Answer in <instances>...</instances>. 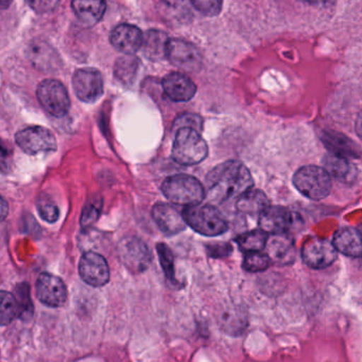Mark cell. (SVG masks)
<instances>
[{
  "instance_id": "6da1fadb",
  "label": "cell",
  "mask_w": 362,
  "mask_h": 362,
  "mask_svg": "<svg viewBox=\"0 0 362 362\" xmlns=\"http://www.w3.org/2000/svg\"><path fill=\"white\" fill-rule=\"evenodd\" d=\"M206 198L220 204L239 198L251 189L253 177L249 169L238 160H228L216 166L206 177Z\"/></svg>"
},
{
  "instance_id": "7a4b0ae2",
  "label": "cell",
  "mask_w": 362,
  "mask_h": 362,
  "mask_svg": "<svg viewBox=\"0 0 362 362\" xmlns=\"http://www.w3.org/2000/svg\"><path fill=\"white\" fill-rule=\"evenodd\" d=\"M209 154L206 141L201 136L200 131L184 127L175 131L173 146V160L180 165L192 166L202 162Z\"/></svg>"
},
{
  "instance_id": "3957f363",
  "label": "cell",
  "mask_w": 362,
  "mask_h": 362,
  "mask_svg": "<svg viewBox=\"0 0 362 362\" xmlns=\"http://www.w3.org/2000/svg\"><path fill=\"white\" fill-rule=\"evenodd\" d=\"M162 192L170 202L184 206L201 204L206 198L201 182L187 175H175L167 177L163 182Z\"/></svg>"
},
{
  "instance_id": "277c9868",
  "label": "cell",
  "mask_w": 362,
  "mask_h": 362,
  "mask_svg": "<svg viewBox=\"0 0 362 362\" xmlns=\"http://www.w3.org/2000/svg\"><path fill=\"white\" fill-rule=\"evenodd\" d=\"M188 226L203 236H219L228 230L223 215L211 204L192 205L183 211Z\"/></svg>"
},
{
  "instance_id": "5b68a950",
  "label": "cell",
  "mask_w": 362,
  "mask_h": 362,
  "mask_svg": "<svg viewBox=\"0 0 362 362\" xmlns=\"http://www.w3.org/2000/svg\"><path fill=\"white\" fill-rule=\"evenodd\" d=\"M293 185L306 198L322 200L332 190V175L322 167L304 166L293 175Z\"/></svg>"
},
{
  "instance_id": "8992f818",
  "label": "cell",
  "mask_w": 362,
  "mask_h": 362,
  "mask_svg": "<svg viewBox=\"0 0 362 362\" xmlns=\"http://www.w3.org/2000/svg\"><path fill=\"white\" fill-rule=\"evenodd\" d=\"M37 99L47 113L54 117H63L69 113L71 99L66 88L57 80H44L37 86Z\"/></svg>"
},
{
  "instance_id": "52a82bcc",
  "label": "cell",
  "mask_w": 362,
  "mask_h": 362,
  "mask_svg": "<svg viewBox=\"0 0 362 362\" xmlns=\"http://www.w3.org/2000/svg\"><path fill=\"white\" fill-rule=\"evenodd\" d=\"M118 257L129 270L141 273L151 264L152 256L147 245L137 237H124L117 247Z\"/></svg>"
},
{
  "instance_id": "ba28073f",
  "label": "cell",
  "mask_w": 362,
  "mask_h": 362,
  "mask_svg": "<svg viewBox=\"0 0 362 362\" xmlns=\"http://www.w3.org/2000/svg\"><path fill=\"white\" fill-rule=\"evenodd\" d=\"M16 144L29 156L56 151L57 139L52 131L44 127H29L16 135Z\"/></svg>"
},
{
  "instance_id": "9c48e42d",
  "label": "cell",
  "mask_w": 362,
  "mask_h": 362,
  "mask_svg": "<svg viewBox=\"0 0 362 362\" xmlns=\"http://www.w3.org/2000/svg\"><path fill=\"white\" fill-rule=\"evenodd\" d=\"M167 59L181 71L196 73L202 67V56L196 46L181 39L169 40Z\"/></svg>"
},
{
  "instance_id": "30bf717a",
  "label": "cell",
  "mask_w": 362,
  "mask_h": 362,
  "mask_svg": "<svg viewBox=\"0 0 362 362\" xmlns=\"http://www.w3.org/2000/svg\"><path fill=\"white\" fill-rule=\"evenodd\" d=\"M337 252L334 243L326 239L310 238L303 245L302 257L310 268L325 269L334 264Z\"/></svg>"
},
{
  "instance_id": "8fae6325",
  "label": "cell",
  "mask_w": 362,
  "mask_h": 362,
  "mask_svg": "<svg viewBox=\"0 0 362 362\" xmlns=\"http://www.w3.org/2000/svg\"><path fill=\"white\" fill-rule=\"evenodd\" d=\"M73 86L78 98L83 103H96L103 94V77L94 69H82L76 71Z\"/></svg>"
},
{
  "instance_id": "7c38bea8",
  "label": "cell",
  "mask_w": 362,
  "mask_h": 362,
  "mask_svg": "<svg viewBox=\"0 0 362 362\" xmlns=\"http://www.w3.org/2000/svg\"><path fill=\"white\" fill-rule=\"evenodd\" d=\"M79 274L88 285L103 287L110 281L109 264L100 254L86 252L79 262Z\"/></svg>"
},
{
  "instance_id": "4fadbf2b",
  "label": "cell",
  "mask_w": 362,
  "mask_h": 362,
  "mask_svg": "<svg viewBox=\"0 0 362 362\" xmlns=\"http://www.w3.org/2000/svg\"><path fill=\"white\" fill-rule=\"evenodd\" d=\"M37 296L40 302L48 307L63 306L67 300V288L60 277L44 272L37 281Z\"/></svg>"
},
{
  "instance_id": "5bb4252c",
  "label": "cell",
  "mask_w": 362,
  "mask_h": 362,
  "mask_svg": "<svg viewBox=\"0 0 362 362\" xmlns=\"http://www.w3.org/2000/svg\"><path fill=\"white\" fill-rule=\"evenodd\" d=\"M152 218L160 232L166 236H175L183 232L188 226L183 213H180L168 203H156L152 209Z\"/></svg>"
},
{
  "instance_id": "9a60e30c",
  "label": "cell",
  "mask_w": 362,
  "mask_h": 362,
  "mask_svg": "<svg viewBox=\"0 0 362 362\" xmlns=\"http://www.w3.org/2000/svg\"><path fill=\"white\" fill-rule=\"evenodd\" d=\"M293 221V214L283 206H269L259 215L260 228L270 235L286 234Z\"/></svg>"
},
{
  "instance_id": "2e32d148",
  "label": "cell",
  "mask_w": 362,
  "mask_h": 362,
  "mask_svg": "<svg viewBox=\"0 0 362 362\" xmlns=\"http://www.w3.org/2000/svg\"><path fill=\"white\" fill-rule=\"evenodd\" d=\"M144 35L133 25L122 24L116 27L110 35V42L118 52L133 54L141 49Z\"/></svg>"
},
{
  "instance_id": "e0dca14e",
  "label": "cell",
  "mask_w": 362,
  "mask_h": 362,
  "mask_svg": "<svg viewBox=\"0 0 362 362\" xmlns=\"http://www.w3.org/2000/svg\"><path fill=\"white\" fill-rule=\"evenodd\" d=\"M165 94L175 103H185L196 95L197 86L192 79L182 73H171L163 80Z\"/></svg>"
},
{
  "instance_id": "ac0fdd59",
  "label": "cell",
  "mask_w": 362,
  "mask_h": 362,
  "mask_svg": "<svg viewBox=\"0 0 362 362\" xmlns=\"http://www.w3.org/2000/svg\"><path fill=\"white\" fill-rule=\"evenodd\" d=\"M27 56L33 66L40 71H56L61 64V59L56 50L43 41H35L29 46Z\"/></svg>"
},
{
  "instance_id": "d6986e66",
  "label": "cell",
  "mask_w": 362,
  "mask_h": 362,
  "mask_svg": "<svg viewBox=\"0 0 362 362\" xmlns=\"http://www.w3.org/2000/svg\"><path fill=\"white\" fill-rule=\"evenodd\" d=\"M266 247L271 262L279 266L292 264L296 259L293 241L286 234L272 235L268 239Z\"/></svg>"
},
{
  "instance_id": "ffe728a7",
  "label": "cell",
  "mask_w": 362,
  "mask_h": 362,
  "mask_svg": "<svg viewBox=\"0 0 362 362\" xmlns=\"http://www.w3.org/2000/svg\"><path fill=\"white\" fill-rule=\"evenodd\" d=\"M334 245L337 251L349 257H361L362 233L357 228H343L336 233Z\"/></svg>"
},
{
  "instance_id": "44dd1931",
  "label": "cell",
  "mask_w": 362,
  "mask_h": 362,
  "mask_svg": "<svg viewBox=\"0 0 362 362\" xmlns=\"http://www.w3.org/2000/svg\"><path fill=\"white\" fill-rule=\"evenodd\" d=\"M74 13L86 26H94L105 16L107 4L105 0H73Z\"/></svg>"
},
{
  "instance_id": "7402d4cb",
  "label": "cell",
  "mask_w": 362,
  "mask_h": 362,
  "mask_svg": "<svg viewBox=\"0 0 362 362\" xmlns=\"http://www.w3.org/2000/svg\"><path fill=\"white\" fill-rule=\"evenodd\" d=\"M168 37L162 31L150 30L144 35L141 50L146 58L151 61H160L167 58Z\"/></svg>"
},
{
  "instance_id": "603a6c76",
  "label": "cell",
  "mask_w": 362,
  "mask_h": 362,
  "mask_svg": "<svg viewBox=\"0 0 362 362\" xmlns=\"http://www.w3.org/2000/svg\"><path fill=\"white\" fill-rule=\"evenodd\" d=\"M269 206L270 201L262 190H247L239 197L236 203L237 209L247 215H260Z\"/></svg>"
},
{
  "instance_id": "cb8c5ba5",
  "label": "cell",
  "mask_w": 362,
  "mask_h": 362,
  "mask_svg": "<svg viewBox=\"0 0 362 362\" xmlns=\"http://www.w3.org/2000/svg\"><path fill=\"white\" fill-rule=\"evenodd\" d=\"M324 166L332 177L341 182L353 181L356 169L349 163V158L330 153L324 158Z\"/></svg>"
},
{
  "instance_id": "d4e9b609",
  "label": "cell",
  "mask_w": 362,
  "mask_h": 362,
  "mask_svg": "<svg viewBox=\"0 0 362 362\" xmlns=\"http://www.w3.org/2000/svg\"><path fill=\"white\" fill-rule=\"evenodd\" d=\"M322 141L325 144L326 147L330 150V152L337 156H343V158H353L359 156V150L357 146L349 141L347 137L338 133L326 132L322 137Z\"/></svg>"
},
{
  "instance_id": "484cf974",
  "label": "cell",
  "mask_w": 362,
  "mask_h": 362,
  "mask_svg": "<svg viewBox=\"0 0 362 362\" xmlns=\"http://www.w3.org/2000/svg\"><path fill=\"white\" fill-rule=\"evenodd\" d=\"M219 322L221 327L230 334H241L247 323L245 311L236 306L224 309L220 315Z\"/></svg>"
},
{
  "instance_id": "4316f807",
  "label": "cell",
  "mask_w": 362,
  "mask_h": 362,
  "mask_svg": "<svg viewBox=\"0 0 362 362\" xmlns=\"http://www.w3.org/2000/svg\"><path fill=\"white\" fill-rule=\"evenodd\" d=\"M141 63L133 54H126L118 59L115 64V76L122 83L130 86L134 82Z\"/></svg>"
},
{
  "instance_id": "83f0119b",
  "label": "cell",
  "mask_w": 362,
  "mask_h": 362,
  "mask_svg": "<svg viewBox=\"0 0 362 362\" xmlns=\"http://www.w3.org/2000/svg\"><path fill=\"white\" fill-rule=\"evenodd\" d=\"M268 233L264 230H253L240 235L236 239L239 247L245 253L249 252H260L266 247L268 243Z\"/></svg>"
},
{
  "instance_id": "f1b7e54d",
  "label": "cell",
  "mask_w": 362,
  "mask_h": 362,
  "mask_svg": "<svg viewBox=\"0 0 362 362\" xmlns=\"http://www.w3.org/2000/svg\"><path fill=\"white\" fill-rule=\"evenodd\" d=\"M0 322L6 326L11 323L16 317H20V305L16 296L7 291H1V308H0Z\"/></svg>"
},
{
  "instance_id": "f546056e",
  "label": "cell",
  "mask_w": 362,
  "mask_h": 362,
  "mask_svg": "<svg viewBox=\"0 0 362 362\" xmlns=\"http://www.w3.org/2000/svg\"><path fill=\"white\" fill-rule=\"evenodd\" d=\"M158 249V257H160V264H162L163 270H164L165 275L171 283L177 284L175 279V257H173V252L169 249L168 245L165 243H158L156 245Z\"/></svg>"
},
{
  "instance_id": "4dcf8cb0",
  "label": "cell",
  "mask_w": 362,
  "mask_h": 362,
  "mask_svg": "<svg viewBox=\"0 0 362 362\" xmlns=\"http://www.w3.org/2000/svg\"><path fill=\"white\" fill-rule=\"evenodd\" d=\"M270 257L268 254L260 252H249L243 258V267L249 272H260L264 271L270 264Z\"/></svg>"
},
{
  "instance_id": "1f68e13d",
  "label": "cell",
  "mask_w": 362,
  "mask_h": 362,
  "mask_svg": "<svg viewBox=\"0 0 362 362\" xmlns=\"http://www.w3.org/2000/svg\"><path fill=\"white\" fill-rule=\"evenodd\" d=\"M37 207L42 219L45 220L48 223H54L59 219V216H60L59 207L46 194H42L40 197L39 200H37Z\"/></svg>"
},
{
  "instance_id": "d6a6232c",
  "label": "cell",
  "mask_w": 362,
  "mask_h": 362,
  "mask_svg": "<svg viewBox=\"0 0 362 362\" xmlns=\"http://www.w3.org/2000/svg\"><path fill=\"white\" fill-rule=\"evenodd\" d=\"M16 300L20 305V317L29 319L33 315V305L30 300V291L27 284H21L16 287Z\"/></svg>"
},
{
  "instance_id": "836d02e7",
  "label": "cell",
  "mask_w": 362,
  "mask_h": 362,
  "mask_svg": "<svg viewBox=\"0 0 362 362\" xmlns=\"http://www.w3.org/2000/svg\"><path fill=\"white\" fill-rule=\"evenodd\" d=\"M101 201L88 202L84 207L81 216V226L83 228H90L98 220L101 214Z\"/></svg>"
},
{
  "instance_id": "e575fe53",
  "label": "cell",
  "mask_w": 362,
  "mask_h": 362,
  "mask_svg": "<svg viewBox=\"0 0 362 362\" xmlns=\"http://www.w3.org/2000/svg\"><path fill=\"white\" fill-rule=\"evenodd\" d=\"M192 6L205 16H216L222 9V0H190Z\"/></svg>"
},
{
  "instance_id": "d590c367",
  "label": "cell",
  "mask_w": 362,
  "mask_h": 362,
  "mask_svg": "<svg viewBox=\"0 0 362 362\" xmlns=\"http://www.w3.org/2000/svg\"><path fill=\"white\" fill-rule=\"evenodd\" d=\"M184 127H189V128L196 129V130L201 132L203 128V122L200 116L194 115V114H183V115L177 118L173 129L177 131L180 128H184Z\"/></svg>"
},
{
  "instance_id": "8d00e7d4",
  "label": "cell",
  "mask_w": 362,
  "mask_h": 362,
  "mask_svg": "<svg viewBox=\"0 0 362 362\" xmlns=\"http://www.w3.org/2000/svg\"><path fill=\"white\" fill-rule=\"evenodd\" d=\"M27 5L39 14L54 11L58 8L60 0H25Z\"/></svg>"
},
{
  "instance_id": "74e56055",
  "label": "cell",
  "mask_w": 362,
  "mask_h": 362,
  "mask_svg": "<svg viewBox=\"0 0 362 362\" xmlns=\"http://www.w3.org/2000/svg\"><path fill=\"white\" fill-rule=\"evenodd\" d=\"M230 251H232V247L223 243V245H211L209 252H211V256H214V257H222V256L228 255Z\"/></svg>"
},
{
  "instance_id": "f35d334b",
  "label": "cell",
  "mask_w": 362,
  "mask_h": 362,
  "mask_svg": "<svg viewBox=\"0 0 362 362\" xmlns=\"http://www.w3.org/2000/svg\"><path fill=\"white\" fill-rule=\"evenodd\" d=\"M356 132H357L358 136L362 139V111L360 112L357 120H356Z\"/></svg>"
},
{
  "instance_id": "ab89813d",
  "label": "cell",
  "mask_w": 362,
  "mask_h": 362,
  "mask_svg": "<svg viewBox=\"0 0 362 362\" xmlns=\"http://www.w3.org/2000/svg\"><path fill=\"white\" fill-rule=\"evenodd\" d=\"M1 217L3 219H5L6 216H7V203H6L5 199H3V202H1Z\"/></svg>"
},
{
  "instance_id": "60d3db41",
  "label": "cell",
  "mask_w": 362,
  "mask_h": 362,
  "mask_svg": "<svg viewBox=\"0 0 362 362\" xmlns=\"http://www.w3.org/2000/svg\"><path fill=\"white\" fill-rule=\"evenodd\" d=\"M303 1H306V3L311 4V5H320V4L326 3L327 0H303Z\"/></svg>"
},
{
  "instance_id": "b9f144b4",
  "label": "cell",
  "mask_w": 362,
  "mask_h": 362,
  "mask_svg": "<svg viewBox=\"0 0 362 362\" xmlns=\"http://www.w3.org/2000/svg\"><path fill=\"white\" fill-rule=\"evenodd\" d=\"M12 1H13V0H0V3H1V8H3V9H7V8L11 5Z\"/></svg>"
},
{
  "instance_id": "7bdbcfd3",
  "label": "cell",
  "mask_w": 362,
  "mask_h": 362,
  "mask_svg": "<svg viewBox=\"0 0 362 362\" xmlns=\"http://www.w3.org/2000/svg\"><path fill=\"white\" fill-rule=\"evenodd\" d=\"M362 233V232H361Z\"/></svg>"
}]
</instances>
